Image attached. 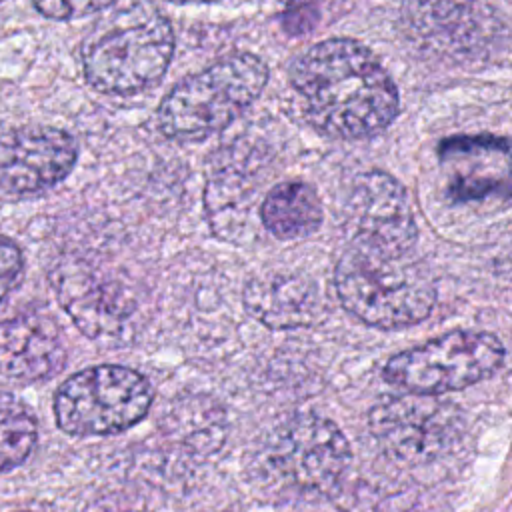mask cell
I'll return each mask as SVG.
<instances>
[{
    "label": "cell",
    "instance_id": "1",
    "mask_svg": "<svg viewBox=\"0 0 512 512\" xmlns=\"http://www.w3.org/2000/svg\"><path fill=\"white\" fill-rule=\"evenodd\" d=\"M304 118L320 134L362 140L386 130L400 108L398 88L370 48L352 38H328L290 66Z\"/></svg>",
    "mask_w": 512,
    "mask_h": 512
},
{
    "label": "cell",
    "instance_id": "2",
    "mask_svg": "<svg viewBox=\"0 0 512 512\" xmlns=\"http://www.w3.org/2000/svg\"><path fill=\"white\" fill-rule=\"evenodd\" d=\"M174 54L170 20L150 0L118 4L82 46L86 82L114 96H132L156 84Z\"/></svg>",
    "mask_w": 512,
    "mask_h": 512
},
{
    "label": "cell",
    "instance_id": "3",
    "mask_svg": "<svg viewBox=\"0 0 512 512\" xmlns=\"http://www.w3.org/2000/svg\"><path fill=\"white\" fill-rule=\"evenodd\" d=\"M340 304L360 322L396 330L422 322L434 308L430 274L410 254H384L348 244L334 268Z\"/></svg>",
    "mask_w": 512,
    "mask_h": 512
},
{
    "label": "cell",
    "instance_id": "4",
    "mask_svg": "<svg viewBox=\"0 0 512 512\" xmlns=\"http://www.w3.org/2000/svg\"><path fill=\"white\" fill-rule=\"evenodd\" d=\"M268 84L266 62L250 52L218 58L170 88L158 106L160 132L176 142H200L230 126Z\"/></svg>",
    "mask_w": 512,
    "mask_h": 512
},
{
    "label": "cell",
    "instance_id": "5",
    "mask_svg": "<svg viewBox=\"0 0 512 512\" xmlns=\"http://www.w3.org/2000/svg\"><path fill=\"white\" fill-rule=\"evenodd\" d=\"M152 404L148 380L126 366L100 364L76 372L56 392L58 426L74 436H106L140 422Z\"/></svg>",
    "mask_w": 512,
    "mask_h": 512
},
{
    "label": "cell",
    "instance_id": "6",
    "mask_svg": "<svg viewBox=\"0 0 512 512\" xmlns=\"http://www.w3.org/2000/svg\"><path fill=\"white\" fill-rule=\"evenodd\" d=\"M502 342L488 332L452 330L422 346L394 354L384 380L414 394H442L468 388L504 364Z\"/></svg>",
    "mask_w": 512,
    "mask_h": 512
},
{
    "label": "cell",
    "instance_id": "7",
    "mask_svg": "<svg viewBox=\"0 0 512 512\" xmlns=\"http://www.w3.org/2000/svg\"><path fill=\"white\" fill-rule=\"evenodd\" d=\"M264 456L272 478L304 496L332 494L352 458L342 430L332 420L314 414H302L278 426Z\"/></svg>",
    "mask_w": 512,
    "mask_h": 512
},
{
    "label": "cell",
    "instance_id": "8",
    "mask_svg": "<svg viewBox=\"0 0 512 512\" xmlns=\"http://www.w3.org/2000/svg\"><path fill=\"white\" fill-rule=\"evenodd\" d=\"M350 244L384 254H410L418 228L404 186L382 170H370L352 182L344 202Z\"/></svg>",
    "mask_w": 512,
    "mask_h": 512
},
{
    "label": "cell",
    "instance_id": "9",
    "mask_svg": "<svg viewBox=\"0 0 512 512\" xmlns=\"http://www.w3.org/2000/svg\"><path fill=\"white\" fill-rule=\"evenodd\" d=\"M380 402L370 414V430L380 448L402 464H424L448 450L462 418L456 406L414 394Z\"/></svg>",
    "mask_w": 512,
    "mask_h": 512
},
{
    "label": "cell",
    "instance_id": "10",
    "mask_svg": "<svg viewBox=\"0 0 512 512\" xmlns=\"http://www.w3.org/2000/svg\"><path fill=\"white\" fill-rule=\"evenodd\" d=\"M74 138L52 126L0 130V192L36 194L64 180L74 168Z\"/></svg>",
    "mask_w": 512,
    "mask_h": 512
},
{
    "label": "cell",
    "instance_id": "11",
    "mask_svg": "<svg viewBox=\"0 0 512 512\" xmlns=\"http://www.w3.org/2000/svg\"><path fill=\"white\" fill-rule=\"evenodd\" d=\"M54 290L76 326L90 338H110L128 318V300L90 266L78 260L60 262L54 272Z\"/></svg>",
    "mask_w": 512,
    "mask_h": 512
},
{
    "label": "cell",
    "instance_id": "12",
    "mask_svg": "<svg viewBox=\"0 0 512 512\" xmlns=\"http://www.w3.org/2000/svg\"><path fill=\"white\" fill-rule=\"evenodd\" d=\"M64 362L62 334L48 316L20 314L0 322V374L40 380L56 374Z\"/></svg>",
    "mask_w": 512,
    "mask_h": 512
},
{
    "label": "cell",
    "instance_id": "13",
    "mask_svg": "<svg viewBox=\"0 0 512 512\" xmlns=\"http://www.w3.org/2000/svg\"><path fill=\"white\" fill-rule=\"evenodd\" d=\"M244 306L256 320L276 330L312 326L324 312L318 286L292 272L252 278L244 288Z\"/></svg>",
    "mask_w": 512,
    "mask_h": 512
},
{
    "label": "cell",
    "instance_id": "14",
    "mask_svg": "<svg viewBox=\"0 0 512 512\" xmlns=\"http://www.w3.org/2000/svg\"><path fill=\"white\" fill-rule=\"evenodd\" d=\"M322 202L306 182L276 184L260 206L264 228L280 240H298L314 234L322 224Z\"/></svg>",
    "mask_w": 512,
    "mask_h": 512
},
{
    "label": "cell",
    "instance_id": "15",
    "mask_svg": "<svg viewBox=\"0 0 512 512\" xmlns=\"http://www.w3.org/2000/svg\"><path fill=\"white\" fill-rule=\"evenodd\" d=\"M36 444L34 420L18 408L0 406V472L22 464Z\"/></svg>",
    "mask_w": 512,
    "mask_h": 512
},
{
    "label": "cell",
    "instance_id": "16",
    "mask_svg": "<svg viewBox=\"0 0 512 512\" xmlns=\"http://www.w3.org/2000/svg\"><path fill=\"white\" fill-rule=\"evenodd\" d=\"M34 8L52 20H74L110 8L118 0H32Z\"/></svg>",
    "mask_w": 512,
    "mask_h": 512
},
{
    "label": "cell",
    "instance_id": "17",
    "mask_svg": "<svg viewBox=\"0 0 512 512\" xmlns=\"http://www.w3.org/2000/svg\"><path fill=\"white\" fill-rule=\"evenodd\" d=\"M442 158L456 156V154H472V152H508V140L498 138L492 134H476V136H452L440 142L438 148Z\"/></svg>",
    "mask_w": 512,
    "mask_h": 512
},
{
    "label": "cell",
    "instance_id": "18",
    "mask_svg": "<svg viewBox=\"0 0 512 512\" xmlns=\"http://www.w3.org/2000/svg\"><path fill=\"white\" fill-rule=\"evenodd\" d=\"M320 16L318 0H292L282 14V26L288 34L308 32Z\"/></svg>",
    "mask_w": 512,
    "mask_h": 512
},
{
    "label": "cell",
    "instance_id": "19",
    "mask_svg": "<svg viewBox=\"0 0 512 512\" xmlns=\"http://www.w3.org/2000/svg\"><path fill=\"white\" fill-rule=\"evenodd\" d=\"M20 272H22L20 248L12 240L0 236V302L16 284Z\"/></svg>",
    "mask_w": 512,
    "mask_h": 512
},
{
    "label": "cell",
    "instance_id": "20",
    "mask_svg": "<svg viewBox=\"0 0 512 512\" xmlns=\"http://www.w3.org/2000/svg\"><path fill=\"white\" fill-rule=\"evenodd\" d=\"M498 188V182L480 178V180H470V178H460L450 186V196L456 200H478L484 198L486 194L494 192Z\"/></svg>",
    "mask_w": 512,
    "mask_h": 512
},
{
    "label": "cell",
    "instance_id": "21",
    "mask_svg": "<svg viewBox=\"0 0 512 512\" xmlns=\"http://www.w3.org/2000/svg\"><path fill=\"white\" fill-rule=\"evenodd\" d=\"M174 4H212V2H220V0H170Z\"/></svg>",
    "mask_w": 512,
    "mask_h": 512
}]
</instances>
